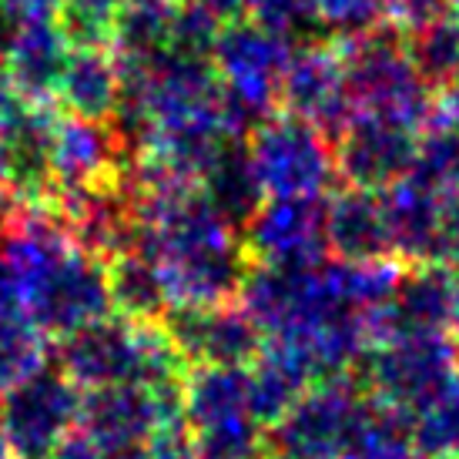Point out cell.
<instances>
[{
    "label": "cell",
    "mask_w": 459,
    "mask_h": 459,
    "mask_svg": "<svg viewBox=\"0 0 459 459\" xmlns=\"http://www.w3.org/2000/svg\"><path fill=\"white\" fill-rule=\"evenodd\" d=\"M0 258L17 306L48 339H65L115 312L108 262L71 238L51 202H24L7 218L0 229Z\"/></svg>",
    "instance_id": "1"
},
{
    "label": "cell",
    "mask_w": 459,
    "mask_h": 459,
    "mask_svg": "<svg viewBox=\"0 0 459 459\" xmlns=\"http://www.w3.org/2000/svg\"><path fill=\"white\" fill-rule=\"evenodd\" d=\"M54 362L81 389L117 383L165 385L185 379L188 372V362L178 356L161 325L131 322L115 312L57 339Z\"/></svg>",
    "instance_id": "2"
},
{
    "label": "cell",
    "mask_w": 459,
    "mask_h": 459,
    "mask_svg": "<svg viewBox=\"0 0 459 459\" xmlns=\"http://www.w3.org/2000/svg\"><path fill=\"white\" fill-rule=\"evenodd\" d=\"M345 65V88L359 115L389 117L422 131L433 121L436 91L420 77L406 51V30L379 24L356 40L335 44Z\"/></svg>",
    "instance_id": "3"
},
{
    "label": "cell",
    "mask_w": 459,
    "mask_h": 459,
    "mask_svg": "<svg viewBox=\"0 0 459 459\" xmlns=\"http://www.w3.org/2000/svg\"><path fill=\"white\" fill-rule=\"evenodd\" d=\"M359 385L385 406L420 412L459 376V345L453 332H403L369 345L359 359Z\"/></svg>",
    "instance_id": "4"
},
{
    "label": "cell",
    "mask_w": 459,
    "mask_h": 459,
    "mask_svg": "<svg viewBox=\"0 0 459 459\" xmlns=\"http://www.w3.org/2000/svg\"><path fill=\"white\" fill-rule=\"evenodd\" d=\"M248 152L268 198H325L339 181L332 138L289 111H272L248 134Z\"/></svg>",
    "instance_id": "5"
},
{
    "label": "cell",
    "mask_w": 459,
    "mask_h": 459,
    "mask_svg": "<svg viewBox=\"0 0 459 459\" xmlns=\"http://www.w3.org/2000/svg\"><path fill=\"white\" fill-rule=\"evenodd\" d=\"M185 379L165 385L117 383L84 389L77 433L111 453H141L165 426H178Z\"/></svg>",
    "instance_id": "6"
},
{
    "label": "cell",
    "mask_w": 459,
    "mask_h": 459,
    "mask_svg": "<svg viewBox=\"0 0 459 459\" xmlns=\"http://www.w3.org/2000/svg\"><path fill=\"white\" fill-rule=\"evenodd\" d=\"M81 395L84 389L54 359L0 395V426L13 459H51L77 433Z\"/></svg>",
    "instance_id": "7"
},
{
    "label": "cell",
    "mask_w": 459,
    "mask_h": 459,
    "mask_svg": "<svg viewBox=\"0 0 459 459\" xmlns=\"http://www.w3.org/2000/svg\"><path fill=\"white\" fill-rule=\"evenodd\" d=\"M362 395L366 389L352 372L308 385L295 406L275 426H268L265 459H339L345 429Z\"/></svg>",
    "instance_id": "8"
},
{
    "label": "cell",
    "mask_w": 459,
    "mask_h": 459,
    "mask_svg": "<svg viewBox=\"0 0 459 459\" xmlns=\"http://www.w3.org/2000/svg\"><path fill=\"white\" fill-rule=\"evenodd\" d=\"M178 356L188 366H242L248 369L262 349L265 335L238 302L225 306H171L158 322Z\"/></svg>",
    "instance_id": "9"
},
{
    "label": "cell",
    "mask_w": 459,
    "mask_h": 459,
    "mask_svg": "<svg viewBox=\"0 0 459 459\" xmlns=\"http://www.w3.org/2000/svg\"><path fill=\"white\" fill-rule=\"evenodd\" d=\"M420 131L376 115H352L335 138V175L342 185L385 192L389 185L403 181L416 161Z\"/></svg>",
    "instance_id": "10"
},
{
    "label": "cell",
    "mask_w": 459,
    "mask_h": 459,
    "mask_svg": "<svg viewBox=\"0 0 459 459\" xmlns=\"http://www.w3.org/2000/svg\"><path fill=\"white\" fill-rule=\"evenodd\" d=\"M325 198H265L242 229V245L258 265L312 268L325 252Z\"/></svg>",
    "instance_id": "11"
},
{
    "label": "cell",
    "mask_w": 459,
    "mask_h": 459,
    "mask_svg": "<svg viewBox=\"0 0 459 459\" xmlns=\"http://www.w3.org/2000/svg\"><path fill=\"white\" fill-rule=\"evenodd\" d=\"M295 48L262 30L248 17H231L221 24L212 48V65L221 88L258 104L262 111H279V84Z\"/></svg>",
    "instance_id": "12"
},
{
    "label": "cell",
    "mask_w": 459,
    "mask_h": 459,
    "mask_svg": "<svg viewBox=\"0 0 459 459\" xmlns=\"http://www.w3.org/2000/svg\"><path fill=\"white\" fill-rule=\"evenodd\" d=\"M279 111L302 117L335 138L356 115L345 88L342 54L332 40L295 48L279 84Z\"/></svg>",
    "instance_id": "13"
},
{
    "label": "cell",
    "mask_w": 459,
    "mask_h": 459,
    "mask_svg": "<svg viewBox=\"0 0 459 459\" xmlns=\"http://www.w3.org/2000/svg\"><path fill=\"white\" fill-rule=\"evenodd\" d=\"M459 275L439 262L406 265L383 308L369 312L372 342L403 332H453Z\"/></svg>",
    "instance_id": "14"
},
{
    "label": "cell",
    "mask_w": 459,
    "mask_h": 459,
    "mask_svg": "<svg viewBox=\"0 0 459 459\" xmlns=\"http://www.w3.org/2000/svg\"><path fill=\"white\" fill-rule=\"evenodd\" d=\"M74 51L57 17L24 21L0 40V67L7 71L24 101L51 104Z\"/></svg>",
    "instance_id": "15"
},
{
    "label": "cell",
    "mask_w": 459,
    "mask_h": 459,
    "mask_svg": "<svg viewBox=\"0 0 459 459\" xmlns=\"http://www.w3.org/2000/svg\"><path fill=\"white\" fill-rule=\"evenodd\" d=\"M128 165L125 148L117 141L111 121H84V117H57L51 144V192H74L108 185Z\"/></svg>",
    "instance_id": "16"
},
{
    "label": "cell",
    "mask_w": 459,
    "mask_h": 459,
    "mask_svg": "<svg viewBox=\"0 0 459 459\" xmlns=\"http://www.w3.org/2000/svg\"><path fill=\"white\" fill-rule=\"evenodd\" d=\"M325 252L335 262H379L393 258L385 225L383 192H366L345 185L325 198Z\"/></svg>",
    "instance_id": "17"
},
{
    "label": "cell",
    "mask_w": 459,
    "mask_h": 459,
    "mask_svg": "<svg viewBox=\"0 0 459 459\" xmlns=\"http://www.w3.org/2000/svg\"><path fill=\"white\" fill-rule=\"evenodd\" d=\"M57 117L61 115L51 104L27 101L17 115H11L0 125V134L7 141V154H11V188L27 204L51 198V144Z\"/></svg>",
    "instance_id": "18"
},
{
    "label": "cell",
    "mask_w": 459,
    "mask_h": 459,
    "mask_svg": "<svg viewBox=\"0 0 459 459\" xmlns=\"http://www.w3.org/2000/svg\"><path fill=\"white\" fill-rule=\"evenodd\" d=\"M121 101V71L111 48H74L61 74L54 104L67 117L111 121Z\"/></svg>",
    "instance_id": "19"
},
{
    "label": "cell",
    "mask_w": 459,
    "mask_h": 459,
    "mask_svg": "<svg viewBox=\"0 0 459 459\" xmlns=\"http://www.w3.org/2000/svg\"><path fill=\"white\" fill-rule=\"evenodd\" d=\"M198 188L238 235L268 198L255 171V161H252V152H248V141L242 138H229L218 148V154L198 178Z\"/></svg>",
    "instance_id": "20"
},
{
    "label": "cell",
    "mask_w": 459,
    "mask_h": 459,
    "mask_svg": "<svg viewBox=\"0 0 459 459\" xmlns=\"http://www.w3.org/2000/svg\"><path fill=\"white\" fill-rule=\"evenodd\" d=\"M383 208L385 225H389V242H393V258H399L403 265L433 262L443 198L406 175L383 192Z\"/></svg>",
    "instance_id": "21"
},
{
    "label": "cell",
    "mask_w": 459,
    "mask_h": 459,
    "mask_svg": "<svg viewBox=\"0 0 459 459\" xmlns=\"http://www.w3.org/2000/svg\"><path fill=\"white\" fill-rule=\"evenodd\" d=\"M248 416H252L248 369L242 366H188L185 406H181V422L188 433L231 420H248Z\"/></svg>",
    "instance_id": "22"
},
{
    "label": "cell",
    "mask_w": 459,
    "mask_h": 459,
    "mask_svg": "<svg viewBox=\"0 0 459 459\" xmlns=\"http://www.w3.org/2000/svg\"><path fill=\"white\" fill-rule=\"evenodd\" d=\"M412 446V422L406 412L366 393L345 429L339 459H409Z\"/></svg>",
    "instance_id": "23"
},
{
    "label": "cell",
    "mask_w": 459,
    "mask_h": 459,
    "mask_svg": "<svg viewBox=\"0 0 459 459\" xmlns=\"http://www.w3.org/2000/svg\"><path fill=\"white\" fill-rule=\"evenodd\" d=\"M108 285H111V308L117 316L144 325H158L171 302L161 272L144 252H125L108 262Z\"/></svg>",
    "instance_id": "24"
},
{
    "label": "cell",
    "mask_w": 459,
    "mask_h": 459,
    "mask_svg": "<svg viewBox=\"0 0 459 459\" xmlns=\"http://www.w3.org/2000/svg\"><path fill=\"white\" fill-rule=\"evenodd\" d=\"M175 0H121L111 17V54L117 65H141L168 51Z\"/></svg>",
    "instance_id": "25"
},
{
    "label": "cell",
    "mask_w": 459,
    "mask_h": 459,
    "mask_svg": "<svg viewBox=\"0 0 459 459\" xmlns=\"http://www.w3.org/2000/svg\"><path fill=\"white\" fill-rule=\"evenodd\" d=\"M406 51L412 67L436 94L459 84V17L446 11L406 30Z\"/></svg>",
    "instance_id": "26"
},
{
    "label": "cell",
    "mask_w": 459,
    "mask_h": 459,
    "mask_svg": "<svg viewBox=\"0 0 459 459\" xmlns=\"http://www.w3.org/2000/svg\"><path fill=\"white\" fill-rule=\"evenodd\" d=\"M51 362L48 335L21 306H0V395Z\"/></svg>",
    "instance_id": "27"
},
{
    "label": "cell",
    "mask_w": 459,
    "mask_h": 459,
    "mask_svg": "<svg viewBox=\"0 0 459 459\" xmlns=\"http://www.w3.org/2000/svg\"><path fill=\"white\" fill-rule=\"evenodd\" d=\"M409 178L420 181L422 188L439 195L443 202L459 195V125L449 121H429L420 131L416 161Z\"/></svg>",
    "instance_id": "28"
},
{
    "label": "cell",
    "mask_w": 459,
    "mask_h": 459,
    "mask_svg": "<svg viewBox=\"0 0 459 459\" xmlns=\"http://www.w3.org/2000/svg\"><path fill=\"white\" fill-rule=\"evenodd\" d=\"M242 17H248L262 30L285 40L289 48H306V44L329 40L312 0H245Z\"/></svg>",
    "instance_id": "29"
},
{
    "label": "cell",
    "mask_w": 459,
    "mask_h": 459,
    "mask_svg": "<svg viewBox=\"0 0 459 459\" xmlns=\"http://www.w3.org/2000/svg\"><path fill=\"white\" fill-rule=\"evenodd\" d=\"M412 443L433 456L459 449V376L420 412H412Z\"/></svg>",
    "instance_id": "30"
},
{
    "label": "cell",
    "mask_w": 459,
    "mask_h": 459,
    "mask_svg": "<svg viewBox=\"0 0 459 459\" xmlns=\"http://www.w3.org/2000/svg\"><path fill=\"white\" fill-rule=\"evenodd\" d=\"M312 7L319 13L332 44L356 40L376 30L379 24H385L383 0H312Z\"/></svg>",
    "instance_id": "31"
},
{
    "label": "cell",
    "mask_w": 459,
    "mask_h": 459,
    "mask_svg": "<svg viewBox=\"0 0 459 459\" xmlns=\"http://www.w3.org/2000/svg\"><path fill=\"white\" fill-rule=\"evenodd\" d=\"M221 17L204 11L192 0H175V13H171V38H168V51L188 54V57H212V48L221 30Z\"/></svg>",
    "instance_id": "32"
},
{
    "label": "cell",
    "mask_w": 459,
    "mask_h": 459,
    "mask_svg": "<svg viewBox=\"0 0 459 459\" xmlns=\"http://www.w3.org/2000/svg\"><path fill=\"white\" fill-rule=\"evenodd\" d=\"M383 11L389 24H395L399 30H412V27L446 13L449 0H383Z\"/></svg>",
    "instance_id": "33"
},
{
    "label": "cell",
    "mask_w": 459,
    "mask_h": 459,
    "mask_svg": "<svg viewBox=\"0 0 459 459\" xmlns=\"http://www.w3.org/2000/svg\"><path fill=\"white\" fill-rule=\"evenodd\" d=\"M433 262L446 265L459 275V195L443 202V218H439V235H436Z\"/></svg>",
    "instance_id": "34"
},
{
    "label": "cell",
    "mask_w": 459,
    "mask_h": 459,
    "mask_svg": "<svg viewBox=\"0 0 459 459\" xmlns=\"http://www.w3.org/2000/svg\"><path fill=\"white\" fill-rule=\"evenodd\" d=\"M141 459H198L192 446V436L185 429V422L178 426H165L152 436V443L141 449Z\"/></svg>",
    "instance_id": "35"
},
{
    "label": "cell",
    "mask_w": 459,
    "mask_h": 459,
    "mask_svg": "<svg viewBox=\"0 0 459 459\" xmlns=\"http://www.w3.org/2000/svg\"><path fill=\"white\" fill-rule=\"evenodd\" d=\"M61 0H0V40L11 34L24 21H40V17H57Z\"/></svg>",
    "instance_id": "36"
},
{
    "label": "cell",
    "mask_w": 459,
    "mask_h": 459,
    "mask_svg": "<svg viewBox=\"0 0 459 459\" xmlns=\"http://www.w3.org/2000/svg\"><path fill=\"white\" fill-rule=\"evenodd\" d=\"M54 459H141V453H111V449L94 446L81 433H71L61 443V449L54 453Z\"/></svg>",
    "instance_id": "37"
},
{
    "label": "cell",
    "mask_w": 459,
    "mask_h": 459,
    "mask_svg": "<svg viewBox=\"0 0 459 459\" xmlns=\"http://www.w3.org/2000/svg\"><path fill=\"white\" fill-rule=\"evenodd\" d=\"M21 204L24 202H21L11 188V154H7V141L0 134V229L7 225V218H11Z\"/></svg>",
    "instance_id": "38"
},
{
    "label": "cell",
    "mask_w": 459,
    "mask_h": 459,
    "mask_svg": "<svg viewBox=\"0 0 459 459\" xmlns=\"http://www.w3.org/2000/svg\"><path fill=\"white\" fill-rule=\"evenodd\" d=\"M433 121H449V125H459V84L439 91L436 94V111Z\"/></svg>",
    "instance_id": "39"
},
{
    "label": "cell",
    "mask_w": 459,
    "mask_h": 459,
    "mask_svg": "<svg viewBox=\"0 0 459 459\" xmlns=\"http://www.w3.org/2000/svg\"><path fill=\"white\" fill-rule=\"evenodd\" d=\"M192 4H198V7H204V11H212L215 17H221V21H231V17H242L245 0H192Z\"/></svg>",
    "instance_id": "40"
},
{
    "label": "cell",
    "mask_w": 459,
    "mask_h": 459,
    "mask_svg": "<svg viewBox=\"0 0 459 459\" xmlns=\"http://www.w3.org/2000/svg\"><path fill=\"white\" fill-rule=\"evenodd\" d=\"M0 459H13L11 446H7V436H4V426H0Z\"/></svg>",
    "instance_id": "41"
}]
</instances>
